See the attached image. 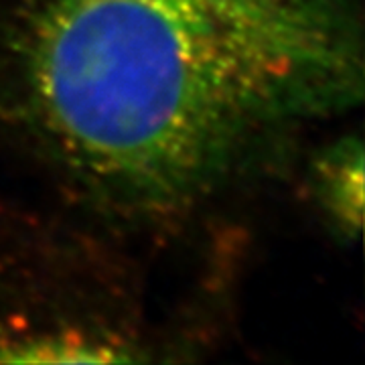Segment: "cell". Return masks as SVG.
Segmentation results:
<instances>
[{
    "mask_svg": "<svg viewBox=\"0 0 365 365\" xmlns=\"http://www.w3.org/2000/svg\"><path fill=\"white\" fill-rule=\"evenodd\" d=\"M4 108L63 179L165 213L364 98L357 0H14Z\"/></svg>",
    "mask_w": 365,
    "mask_h": 365,
    "instance_id": "cell-1",
    "label": "cell"
},
{
    "mask_svg": "<svg viewBox=\"0 0 365 365\" xmlns=\"http://www.w3.org/2000/svg\"><path fill=\"white\" fill-rule=\"evenodd\" d=\"M317 203L341 234L355 237L364 217V144L341 138L323 150L313 167Z\"/></svg>",
    "mask_w": 365,
    "mask_h": 365,
    "instance_id": "cell-2",
    "label": "cell"
}]
</instances>
